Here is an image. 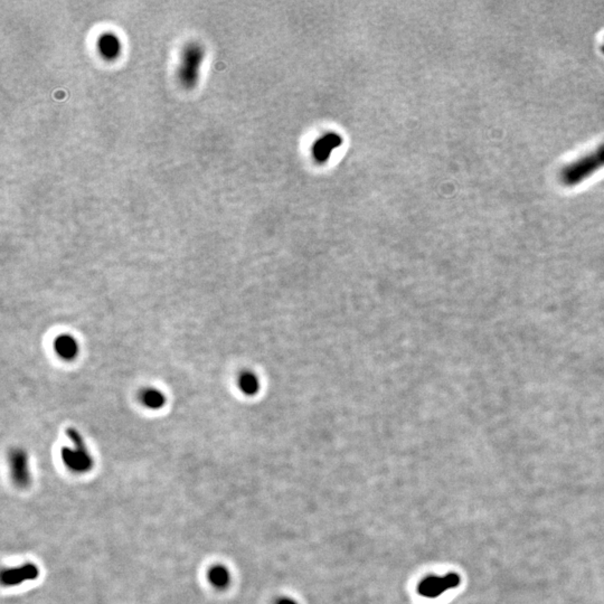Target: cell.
Listing matches in <instances>:
<instances>
[{
    "label": "cell",
    "instance_id": "7c38bea8",
    "mask_svg": "<svg viewBox=\"0 0 604 604\" xmlns=\"http://www.w3.org/2000/svg\"><path fill=\"white\" fill-rule=\"evenodd\" d=\"M275 604H298L291 598H280Z\"/></svg>",
    "mask_w": 604,
    "mask_h": 604
},
{
    "label": "cell",
    "instance_id": "7a4b0ae2",
    "mask_svg": "<svg viewBox=\"0 0 604 604\" xmlns=\"http://www.w3.org/2000/svg\"><path fill=\"white\" fill-rule=\"evenodd\" d=\"M204 59V48L199 43L190 42L183 48L177 68V76L184 88H195L199 82Z\"/></svg>",
    "mask_w": 604,
    "mask_h": 604
},
{
    "label": "cell",
    "instance_id": "8fae6325",
    "mask_svg": "<svg viewBox=\"0 0 604 604\" xmlns=\"http://www.w3.org/2000/svg\"><path fill=\"white\" fill-rule=\"evenodd\" d=\"M208 578H210V583L219 589L228 587L231 581V575H230L228 569L222 565H217V567H214L213 569H210Z\"/></svg>",
    "mask_w": 604,
    "mask_h": 604
},
{
    "label": "cell",
    "instance_id": "9c48e42d",
    "mask_svg": "<svg viewBox=\"0 0 604 604\" xmlns=\"http://www.w3.org/2000/svg\"><path fill=\"white\" fill-rule=\"evenodd\" d=\"M140 401L148 409L159 410L166 404V396L157 388L148 387L141 391Z\"/></svg>",
    "mask_w": 604,
    "mask_h": 604
},
{
    "label": "cell",
    "instance_id": "8992f818",
    "mask_svg": "<svg viewBox=\"0 0 604 604\" xmlns=\"http://www.w3.org/2000/svg\"><path fill=\"white\" fill-rule=\"evenodd\" d=\"M12 476L19 484H26L30 478V464L28 457L23 450H14L10 455Z\"/></svg>",
    "mask_w": 604,
    "mask_h": 604
},
{
    "label": "cell",
    "instance_id": "4fadbf2b",
    "mask_svg": "<svg viewBox=\"0 0 604 604\" xmlns=\"http://www.w3.org/2000/svg\"><path fill=\"white\" fill-rule=\"evenodd\" d=\"M601 52L604 54V44L601 46Z\"/></svg>",
    "mask_w": 604,
    "mask_h": 604
},
{
    "label": "cell",
    "instance_id": "30bf717a",
    "mask_svg": "<svg viewBox=\"0 0 604 604\" xmlns=\"http://www.w3.org/2000/svg\"><path fill=\"white\" fill-rule=\"evenodd\" d=\"M239 387L246 395H254L259 391L260 384L257 375L251 372H244L239 377Z\"/></svg>",
    "mask_w": 604,
    "mask_h": 604
},
{
    "label": "cell",
    "instance_id": "6da1fadb",
    "mask_svg": "<svg viewBox=\"0 0 604 604\" xmlns=\"http://www.w3.org/2000/svg\"><path fill=\"white\" fill-rule=\"evenodd\" d=\"M604 167V143L589 155L578 158L560 170V183L567 187L576 186Z\"/></svg>",
    "mask_w": 604,
    "mask_h": 604
},
{
    "label": "cell",
    "instance_id": "ba28073f",
    "mask_svg": "<svg viewBox=\"0 0 604 604\" xmlns=\"http://www.w3.org/2000/svg\"><path fill=\"white\" fill-rule=\"evenodd\" d=\"M54 349L62 359L73 360L79 355V342L73 336L61 335L54 342Z\"/></svg>",
    "mask_w": 604,
    "mask_h": 604
},
{
    "label": "cell",
    "instance_id": "3957f363",
    "mask_svg": "<svg viewBox=\"0 0 604 604\" xmlns=\"http://www.w3.org/2000/svg\"><path fill=\"white\" fill-rule=\"evenodd\" d=\"M67 435L73 447H64L62 449V460L72 471L86 473L93 467V459L85 446L82 435L74 428L67 429Z\"/></svg>",
    "mask_w": 604,
    "mask_h": 604
},
{
    "label": "cell",
    "instance_id": "277c9868",
    "mask_svg": "<svg viewBox=\"0 0 604 604\" xmlns=\"http://www.w3.org/2000/svg\"><path fill=\"white\" fill-rule=\"evenodd\" d=\"M460 576L455 573H449L444 576H428L419 583L418 593L424 598H438L448 589L458 587Z\"/></svg>",
    "mask_w": 604,
    "mask_h": 604
},
{
    "label": "cell",
    "instance_id": "5b68a950",
    "mask_svg": "<svg viewBox=\"0 0 604 604\" xmlns=\"http://www.w3.org/2000/svg\"><path fill=\"white\" fill-rule=\"evenodd\" d=\"M97 48L100 55L107 61L117 60L122 52V43L119 36L113 32H103L97 39Z\"/></svg>",
    "mask_w": 604,
    "mask_h": 604
},
{
    "label": "cell",
    "instance_id": "52a82bcc",
    "mask_svg": "<svg viewBox=\"0 0 604 604\" xmlns=\"http://www.w3.org/2000/svg\"><path fill=\"white\" fill-rule=\"evenodd\" d=\"M38 569L33 564H26L17 569H8L3 573V583L5 585H16L24 580H34L37 578Z\"/></svg>",
    "mask_w": 604,
    "mask_h": 604
}]
</instances>
